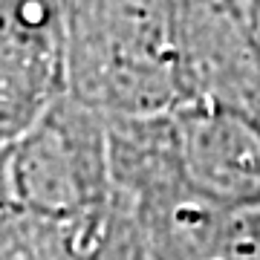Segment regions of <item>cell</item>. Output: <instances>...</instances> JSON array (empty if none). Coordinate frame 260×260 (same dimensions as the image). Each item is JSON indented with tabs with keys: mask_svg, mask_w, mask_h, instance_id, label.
<instances>
[{
	"mask_svg": "<svg viewBox=\"0 0 260 260\" xmlns=\"http://www.w3.org/2000/svg\"><path fill=\"white\" fill-rule=\"evenodd\" d=\"M3 211L90 234L113 208L107 119L61 95L18 142L0 150Z\"/></svg>",
	"mask_w": 260,
	"mask_h": 260,
	"instance_id": "2",
	"label": "cell"
},
{
	"mask_svg": "<svg viewBox=\"0 0 260 260\" xmlns=\"http://www.w3.org/2000/svg\"><path fill=\"white\" fill-rule=\"evenodd\" d=\"M0 214H3V200H0Z\"/></svg>",
	"mask_w": 260,
	"mask_h": 260,
	"instance_id": "8",
	"label": "cell"
},
{
	"mask_svg": "<svg viewBox=\"0 0 260 260\" xmlns=\"http://www.w3.org/2000/svg\"><path fill=\"white\" fill-rule=\"evenodd\" d=\"M67 95V0H0V150Z\"/></svg>",
	"mask_w": 260,
	"mask_h": 260,
	"instance_id": "3",
	"label": "cell"
},
{
	"mask_svg": "<svg viewBox=\"0 0 260 260\" xmlns=\"http://www.w3.org/2000/svg\"><path fill=\"white\" fill-rule=\"evenodd\" d=\"M67 95L104 119L191 102L179 0H67Z\"/></svg>",
	"mask_w": 260,
	"mask_h": 260,
	"instance_id": "1",
	"label": "cell"
},
{
	"mask_svg": "<svg viewBox=\"0 0 260 260\" xmlns=\"http://www.w3.org/2000/svg\"><path fill=\"white\" fill-rule=\"evenodd\" d=\"M246 225H249L251 260H260V208H254V211H246Z\"/></svg>",
	"mask_w": 260,
	"mask_h": 260,
	"instance_id": "6",
	"label": "cell"
},
{
	"mask_svg": "<svg viewBox=\"0 0 260 260\" xmlns=\"http://www.w3.org/2000/svg\"><path fill=\"white\" fill-rule=\"evenodd\" d=\"M185 182L229 211L260 208V119L217 102L182 104L171 113Z\"/></svg>",
	"mask_w": 260,
	"mask_h": 260,
	"instance_id": "4",
	"label": "cell"
},
{
	"mask_svg": "<svg viewBox=\"0 0 260 260\" xmlns=\"http://www.w3.org/2000/svg\"><path fill=\"white\" fill-rule=\"evenodd\" d=\"M0 260H93L70 225L29 214H0Z\"/></svg>",
	"mask_w": 260,
	"mask_h": 260,
	"instance_id": "5",
	"label": "cell"
},
{
	"mask_svg": "<svg viewBox=\"0 0 260 260\" xmlns=\"http://www.w3.org/2000/svg\"><path fill=\"white\" fill-rule=\"evenodd\" d=\"M246 15H249L251 35H254V44H257L260 52V0H246Z\"/></svg>",
	"mask_w": 260,
	"mask_h": 260,
	"instance_id": "7",
	"label": "cell"
}]
</instances>
